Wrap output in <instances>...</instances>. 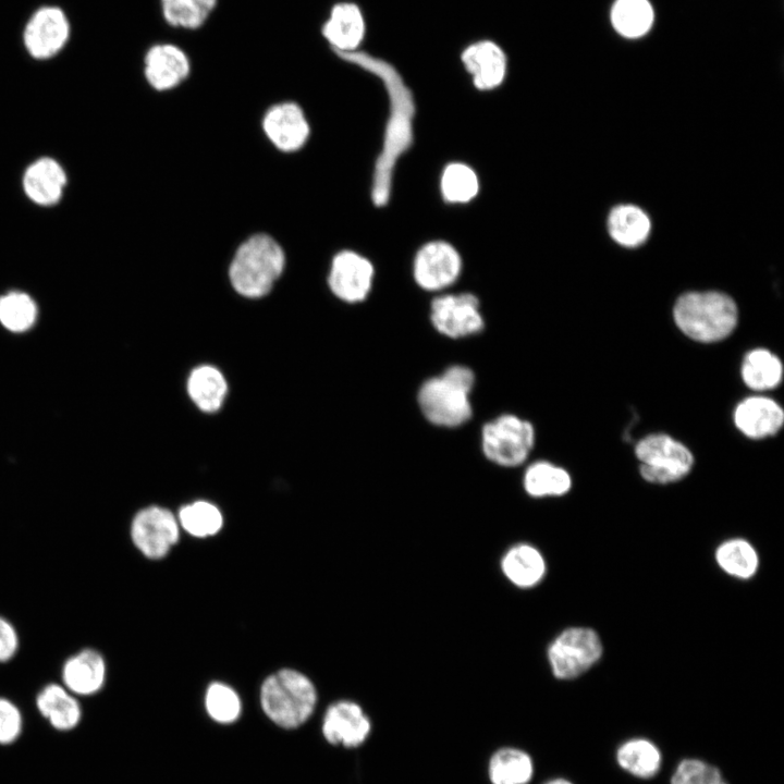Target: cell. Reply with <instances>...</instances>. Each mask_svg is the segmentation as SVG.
<instances>
[{
  "label": "cell",
  "instance_id": "35",
  "mask_svg": "<svg viewBox=\"0 0 784 784\" xmlns=\"http://www.w3.org/2000/svg\"><path fill=\"white\" fill-rule=\"evenodd\" d=\"M35 302L25 293L10 292L0 297V322L10 331L28 330L35 322Z\"/></svg>",
  "mask_w": 784,
  "mask_h": 784
},
{
  "label": "cell",
  "instance_id": "15",
  "mask_svg": "<svg viewBox=\"0 0 784 784\" xmlns=\"http://www.w3.org/2000/svg\"><path fill=\"white\" fill-rule=\"evenodd\" d=\"M191 73L186 52L175 44L158 42L150 46L144 57V74L148 84L158 91L181 85Z\"/></svg>",
  "mask_w": 784,
  "mask_h": 784
},
{
  "label": "cell",
  "instance_id": "30",
  "mask_svg": "<svg viewBox=\"0 0 784 784\" xmlns=\"http://www.w3.org/2000/svg\"><path fill=\"white\" fill-rule=\"evenodd\" d=\"M611 21L622 36L638 38L646 35L653 23V9L648 0H616Z\"/></svg>",
  "mask_w": 784,
  "mask_h": 784
},
{
  "label": "cell",
  "instance_id": "39",
  "mask_svg": "<svg viewBox=\"0 0 784 784\" xmlns=\"http://www.w3.org/2000/svg\"><path fill=\"white\" fill-rule=\"evenodd\" d=\"M19 635L15 627L0 616V663L10 661L19 649Z\"/></svg>",
  "mask_w": 784,
  "mask_h": 784
},
{
  "label": "cell",
  "instance_id": "23",
  "mask_svg": "<svg viewBox=\"0 0 784 784\" xmlns=\"http://www.w3.org/2000/svg\"><path fill=\"white\" fill-rule=\"evenodd\" d=\"M501 568L512 584L520 588H530L544 576L546 563L536 548L520 543L506 551L501 561Z\"/></svg>",
  "mask_w": 784,
  "mask_h": 784
},
{
  "label": "cell",
  "instance_id": "28",
  "mask_svg": "<svg viewBox=\"0 0 784 784\" xmlns=\"http://www.w3.org/2000/svg\"><path fill=\"white\" fill-rule=\"evenodd\" d=\"M742 378L745 384L755 391L775 388L783 377L780 358L765 348L750 351L742 364Z\"/></svg>",
  "mask_w": 784,
  "mask_h": 784
},
{
  "label": "cell",
  "instance_id": "10",
  "mask_svg": "<svg viewBox=\"0 0 784 784\" xmlns=\"http://www.w3.org/2000/svg\"><path fill=\"white\" fill-rule=\"evenodd\" d=\"M131 538L146 558H163L179 539L177 520L164 507H145L132 520Z\"/></svg>",
  "mask_w": 784,
  "mask_h": 784
},
{
  "label": "cell",
  "instance_id": "27",
  "mask_svg": "<svg viewBox=\"0 0 784 784\" xmlns=\"http://www.w3.org/2000/svg\"><path fill=\"white\" fill-rule=\"evenodd\" d=\"M228 385L216 367L204 365L195 368L187 380V392L196 406L207 413L218 411L226 395Z\"/></svg>",
  "mask_w": 784,
  "mask_h": 784
},
{
  "label": "cell",
  "instance_id": "5",
  "mask_svg": "<svg viewBox=\"0 0 784 784\" xmlns=\"http://www.w3.org/2000/svg\"><path fill=\"white\" fill-rule=\"evenodd\" d=\"M475 376L465 366H452L440 377L427 380L419 389L418 403L425 417L434 425L457 427L471 416L469 393Z\"/></svg>",
  "mask_w": 784,
  "mask_h": 784
},
{
  "label": "cell",
  "instance_id": "17",
  "mask_svg": "<svg viewBox=\"0 0 784 784\" xmlns=\"http://www.w3.org/2000/svg\"><path fill=\"white\" fill-rule=\"evenodd\" d=\"M365 33V19L359 7L347 1L335 3L321 27L322 37L335 54L358 50Z\"/></svg>",
  "mask_w": 784,
  "mask_h": 784
},
{
  "label": "cell",
  "instance_id": "25",
  "mask_svg": "<svg viewBox=\"0 0 784 784\" xmlns=\"http://www.w3.org/2000/svg\"><path fill=\"white\" fill-rule=\"evenodd\" d=\"M651 229L647 213L634 205H620L613 208L608 218V230L611 237L625 247L642 244Z\"/></svg>",
  "mask_w": 784,
  "mask_h": 784
},
{
  "label": "cell",
  "instance_id": "40",
  "mask_svg": "<svg viewBox=\"0 0 784 784\" xmlns=\"http://www.w3.org/2000/svg\"><path fill=\"white\" fill-rule=\"evenodd\" d=\"M544 784H573V783L563 777H555V779H552V780L546 782Z\"/></svg>",
  "mask_w": 784,
  "mask_h": 784
},
{
  "label": "cell",
  "instance_id": "3",
  "mask_svg": "<svg viewBox=\"0 0 784 784\" xmlns=\"http://www.w3.org/2000/svg\"><path fill=\"white\" fill-rule=\"evenodd\" d=\"M676 326L688 338L703 343L727 338L737 324V306L732 297L716 292H689L673 308Z\"/></svg>",
  "mask_w": 784,
  "mask_h": 784
},
{
  "label": "cell",
  "instance_id": "14",
  "mask_svg": "<svg viewBox=\"0 0 784 784\" xmlns=\"http://www.w3.org/2000/svg\"><path fill=\"white\" fill-rule=\"evenodd\" d=\"M262 128L272 145L283 152L301 149L310 133L303 109L293 101L271 106L264 115Z\"/></svg>",
  "mask_w": 784,
  "mask_h": 784
},
{
  "label": "cell",
  "instance_id": "4",
  "mask_svg": "<svg viewBox=\"0 0 784 784\" xmlns=\"http://www.w3.org/2000/svg\"><path fill=\"white\" fill-rule=\"evenodd\" d=\"M317 693L303 673L283 669L268 676L260 688V702L266 715L283 728L302 725L313 713Z\"/></svg>",
  "mask_w": 784,
  "mask_h": 784
},
{
  "label": "cell",
  "instance_id": "18",
  "mask_svg": "<svg viewBox=\"0 0 784 784\" xmlns=\"http://www.w3.org/2000/svg\"><path fill=\"white\" fill-rule=\"evenodd\" d=\"M107 675L105 658L91 648H85L65 660L62 685L76 697H89L102 689Z\"/></svg>",
  "mask_w": 784,
  "mask_h": 784
},
{
  "label": "cell",
  "instance_id": "19",
  "mask_svg": "<svg viewBox=\"0 0 784 784\" xmlns=\"http://www.w3.org/2000/svg\"><path fill=\"white\" fill-rule=\"evenodd\" d=\"M462 62L479 90L494 89L505 78L506 56L497 44L490 40L469 45L462 53Z\"/></svg>",
  "mask_w": 784,
  "mask_h": 784
},
{
  "label": "cell",
  "instance_id": "2",
  "mask_svg": "<svg viewBox=\"0 0 784 784\" xmlns=\"http://www.w3.org/2000/svg\"><path fill=\"white\" fill-rule=\"evenodd\" d=\"M284 266L281 245L268 234H254L237 247L229 268L230 282L242 296L261 297L270 292Z\"/></svg>",
  "mask_w": 784,
  "mask_h": 784
},
{
  "label": "cell",
  "instance_id": "33",
  "mask_svg": "<svg viewBox=\"0 0 784 784\" xmlns=\"http://www.w3.org/2000/svg\"><path fill=\"white\" fill-rule=\"evenodd\" d=\"M440 188L448 203L466 204L478 195L479 179L469 166L452 162L442 172Z\"/></svg>",
  "mask_w": 784,
  "mask_h": 784
},
{
  "label": "cell",
  "instance_id": "20",
  "mask_svg": "<svg viewBox=\"0 0 784 784\" xmlns=\"http://www.w3.org/2000/svg\"><path fill=\"white\" fill-rule=\"evenodd\" d=\"M736 427L748 438L762 439L775 434L783 426V408L767 396H750L735 408Z\"/></svg>",
  "mask_w": 784,
  "mask_h": 784
},
{
  "label": "cell",
  "instance_id": "9",
  "mask_svg": "<svg viewBox=\"0 0 784 784\" xmlns=\"http://www.w3.org/2000/svg\"><path fill=\"white\" fill-rule=\"evenodd\" d=\"M70 36L71 24L65 12L59 7L44 5L29 16L22 38L30 57L48 60L62 51Z\"/></svg>",
  "mask_w": 784,
  "mask_h": 784
},
{
  "label": "cell",
  "instance_id": "24",
  "mask_svg": "<svg viewBox=\"0 0 784 784\" xmlns=\"http://www.w3.org/2000/svg\"><path fill=\"white\" fill-rule=\"evenodd\" d=\"M615 758L621 769L642 780L656 776L662 765L659 747L647 738L637 737L622 743Z\"/></svg>",
  "mask_w": 784,
  "mask_h": 784
},
{
  "label": "cell",
  "instance_id": "34",
  "mask_svg": "<svg viewBox=\"0 0 784 784\" xmlns=\"http://www.w3.org/2000/svg\"><path fill=\"white\" fill-rule=\"evenodd\" d=\"M179 523L192 536L208 537L220 530L223 518L216 505L206 501H196L180 510Z\"/></svg>",
  "mask_w": 784,
  "mask_h": 784
},
{
  "label": "cell",
  "instance_id": "22",
  "mask_svg": "<svg viewBox=\"0 0 784 784\" xmlns=\"http://www.w3.org/2000/svg\"><path fill=\"white\" fill-rule=\"evenodd\" d=\"M65 184V173L52 159L42 158L34 162L25 172L23 185L27 196L39 205L57 203Z\"/></svg>",
  "mask_w": 784,
  "mask_h": 784
},
{
  "label": "cell",
  "instance_id": "11",
  "mask_svg": "<svg viewBox=\"0 0 784 784\" xmlns=\"http://www.w3.org/2000/svg\"><path fill=\"white\" fill-rule=\"evenodd\" d=\"M461 271L462 258L458 252L444 241L426 243L414 259V279L427 291H438L453 284Z\"/></svg>",
  "mask_w": 784,
  "mask_h": 784
},
{
  "label": "cell",
  "instance_id": "36",
  "mask_svg": "<svg viewBox=\"0 0 784 784\" xmlns=\"http://www.w3.org/2000/svg\"><path fill=\"white\" fill-rule=\"evenodd\" d=\"M205 706L211 719L219 723L234 722L241 713V701L230 686L212 683L206 691Z\"/></svg>",
  "mask_w": 784,
  "mask_h": 784
},
{
  "label": "cell",
  "instance_id": "32",
  "mask_svg": "<svg viewBox=\"0 0 784 784\" xmlns=\"http://www.w3.org/2000/svg\"><path fill=\"white\" fill-rule=\"evenodd\" d=\"M715 559L725 573L742 579L754 576L759 565L755 548L744 539H731L723 542L716 549Z\"/></svg>",
  "mask_w": 784,
  "mask_h": 784
},
{
  "label": "cell",
  "instance_id": "7",
  "mask_svg": "<svg viewBox=\"0 0 784 784\" xmlns=\"http://www.w3.org/2000/svg\"><path fill=\"white\" fill-rule=\"evenodd\" d=\"M532 425L514 415H502L482 428V451L495 464H522L534 446Z\"/></svg>",
  "mask_w": 784,
  "mask_h": 784
},
{
  "label": "cell",
  "instance_id": "29",
  "mask_svg": "<svg viewBox=\"0 0 784 784\" xmlns=\"http://www.w3.org/2000/svg\"><path fill=\"white\" fill-rule=\"evenodd\" d=\"M164 22L174 28H200L215 11L218 0H159Z\"/></svg>",
  "mask_w": 784,
  "mask_h": 784
},
{
  "label": "cell",
  "instance_id": "1",
  "mask_svg": "<svg viewBox=\"0 0 784 784\" xmlns=\"http://www.w3.org/2000/svg\"><path fill=\"white\" fill-rule=\"evenodd\" d=\"M336 56L377 76L388 95L389 117L382 149L375 163L371 187L373 204L382 207L390 199L395 164L413 143L414 97L401 74L389 62L359 50Z\"/></svg>",
  "mask_w": 784,
  "mask_h": 784
},
{
  "label": "cell",
  "instance_id": "38",
  "mask_svg": "<svg viewBox=\"0 0 784 784\" xmlns=\"http://www.w3.org/2000/svg\"><path fill=\"white\" fill-rule=\"evenodd\" d=\"M23 732V715L19 707L5 697H0V745L14 744Z\"/></svg>",
  "mask_w": 784,
  "mask_h": 784
},
{
  "label": "cell",
  "instance_id": "12",
  "mask_svg": "<svg viewBox=\"0 0 784 784\" xmlns=\"http://www.w3.org/2000/svg\"><path fill=\"white\" fill-rule=\"evenodd\" d=\"M430 319L440 333L453 339L478 333L483 328L479 301L470 293L436 297Z\"/></svg>",
  "mask_w": 784,
  "mask_h": 784
},
{
  "label": "cell",
  "instance_id": "13",
  "mask_svg": "<svg viewBox=\"0 0 784 784\" xmlns=\"http://www.w3.org/2000/svg\"><path fill=\"white\" fill-rule=\"evenodd\" d=\"M373 273V266L366 257L353 250H342L332 259L329 287L344 302H362L371 289Z\"/></svg>",
  "mask_w": 784,
  "mask_h": 784
},
{
  "label": "cell",
  "instance_id": "6",
  "mask_svg": "<svg viewBox=\"0 0 784 784\" xmlns=\"http://www.w3.org/2000/svg\"><path fill=\"white\" fill-rule=\"evenodd\" d=\"M642 478L652 483L665 485L688 475L694 464L691 452L679 441L664 433L649 434L635 448Z\"/></svg>",
  "mask_w": 784,
  "mask_h": 784
},
{
  "label": "cell",
  "instance_id": "8",
  "mask_svg": "<svg viewBox=\"0 0 784 784\" xmlns=\"http://www.w3.org/2000/svg\"><path fill=\"white\" fill-rule=\"evenodd\" d=\"M602 654L598 634L586 627L563 630L550 645L548 658L553 675L571 679L590 669Z\"/></svg>",
  "mask_w": 784,
  "mask_h": 784
},
{
  "label": "cell",
  "instance_id": "26",
  "mask_svg": "<svg viewBox=\"0 0 784 784\" xmlns=\"http://www.w3.org/2000/svg\"><path fill=\"white\" fill-rule=\"evenodd\" d=\"M488 775L492 784H528L534 776L532 758L518 748H501L489 760Z\"/></svg>",
  "mask_w": 784,
  "mask_h": 784
},
{
  "label": "cell",
  "instance_id": "16",
  "mask_svg": "<svg viewBox=\"0 0 784 784\" xmlns=\"http://www.w3.org/2000/svg\"><path fill=\"white\" fill-rule=\"evenodd\" d=\"M370 731V720L356 702L341 700L332 703L326 711L322 734L332 745L358 747L365 743Z\"/></svg>",
  "mask_w": 784,
  "mask_h": 784
},
{
  "label": "cell",
  "instance_id": "21",
  "mask_svg": "<svg viewBox=\"0 0 784 784\" xmlns=\"http://www.w3.org/2000/svg\"><path fill=\"white\" fill-rule=\"evenodd\" d=\"M36 708L50 726L58 732H70L78 726L83 711L78 698L62 684L50 683L36 696Z\"/></svg>",
  "mask_w": 784,
  "mask_h": 784
},
{
  "label": "cell",
  "instance_id": "31",
  "mask_svg": "<svg viewBox=\"0 0 784 784\" xmlns=\"http://www.w3.org/2000/svg\"><path fill=\"white\" fill-rule=\"evenodd\" d=\"M568 473L548 462L531 464L524 476L526 492L536 498L563 495L571 489Z\"/></svg>",
  "mask_w": 784,
  "mask_h": 784
},
{
  "label": "cell",
  "instance_id": "37",
  "mask_svg": "<svg viewBox=\"0 0 784 784\" xmlns=\"http://www.w3.org/2000/svg\"><path fill=\"white\" fill-rule=\"evenodd\" d=\"M671 784H728L721 771L697 758L683 759L675 768Z\"/></svg>",
  "mask_w": 784,
  "mask_h": 784
}]
</instances>
